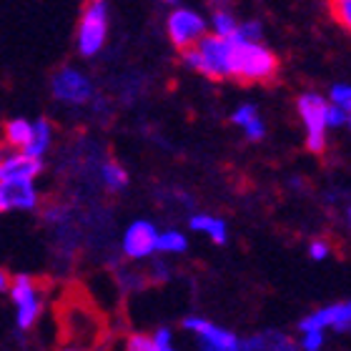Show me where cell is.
<instances>
[{"instance_id":"obj_4","label":"cell","mask_w":351,"mask_h":351,"mask_svg":"<svg viewBox=\"0 0 351 351\" xmlns=\"http://www.w3.org/2000/svg\"><path fill=\"white\" fill-rule=\"evenodd\" d=\"M299 116L304 121L306 131V148L311 154H324L326 151V98L319 93L299 95Z\"/></svg>"},{"instance_id":"obj_25","label":"cell","mask_w":351,"mask_h":351,"mask_svg":"<svg viewBox=\"0 0 351 351\" xmlns=\"http://www.w3.org/2000/svg\"><path fill=\"white\" fill-rule=\"evenodd\" d=\"M254 116H258V108H256V106H254V103H243L241 108H236L234 113H231V123L243 125V123H249V121Z\"/></svg>"},{"instance_id":"obj_26","label":"cell","mask_w":351,"mask_h":351,"mask_svg":"<svg viewBox=\"0 0 351 351\" xmlns=\"http://www.w3.org/2000/svg\"><path fill=\"white\" fill-rule=\"evenodd\" d=\"M308 256L314 258V261H324V258L331 256V243L326 241V239H316V241H311V246H308Z\"/></svg>"},{"instance_id":"obj_2","label":"cell","mask_w":351,"mask_h":351,"mask_svg":"<svg viewBox=\"0 0 351 351\" xmlns=\"http://www.w3.org/2000/svg\"><path fill=\"white\" fill-rule=\"evenodd\" d=\"M181 60L191 71H198L206 78L213 81H223L231 78V43L228 38L221 36H201L193 45L183 48Z\"/></svg>"},{"instance_id":"obj_9","label":"cell","mask_w":351,"mask_h":351,"mask_svg":"<svg viewBox=\"0 0 351 351\" xmlns=\"http://www.w3.org/2000/svg\"><path fill=\"white\" fill-rule=\"evenodd\" d=\"M156 239L158 231L151 221H133L123 234V254L133 261L148 258L156 251Z\"/></svg>"},{"instance_id":"obj_7","label":"cell","mask_w":351,"mask_h":351,"mask_svg":"<svg viewBox=\"0 0 351 351\" xmlns=\"http://www.w3.org/2000/svg\"><path fill=\"white\" fill-rule=\"evenodd\" d=\"M204 33H206V21L196 10L178 8V10H173V13L169 15V38L178 51L193 45Z\"/></svg>"},{"instance_id":"obj_5","label":"cell","mask_w":351,"mask_h":351,"mask_svg":"<svg viewBox=\"0 0 351 351\" xmlns=\"http://www.w3.org/2000/svg\"><path fill=\"white\" fill-rule=\"evenodd\" d=\"M8 291H10V296H13V301H15V311H18L15 319H18V326H21V329H33L40 311H43L36 278L21 274V276H15L13 281H10Z\"/></svg>"},{"instance_id":"obj_21","label":"cell","mask_w":351,"mask_h":351,"mask_svg":"<svg viewBox=\"0 0 351 351\" xmlns=\"http://www.w3.org/2000/svg\"><path fill=\"white\" fill-rule=\"evenodd\" d=\"M261 25H258L256 21H251V23H241V25H236L234 30V36H228V38H236V40H261Z\"/></svg>"},{"instance_id":"obj_23","label":"cell","mask_w":351,"mask_h":351,"mask_svg":"<svg viewBox=\"0 0 351 351\" xmlns=\"http://www.w3.org/2000/svg\"><path fill=\"white\" fill-rule=\"evenodd\" d=\"M324 344V331L322 329H306L301 337V349L306 351H319Z\"/></svg>"},{"instance_id":"obj_10","label":"cell","mask_w":351,"mask_h":351,"mask_svg":"<svg viewBox=\"0 0 351 351\" xmlns=\"http://www.w3.org/2000/svg\"><path fill=\"white\" fill-rule=\"evenodd\" d=\"M43 173V161L28 154L0 156V183L8 181H36Z\"/></svg>"},{"instance_id":"obj_18","label":"cell","mask_w":351,"mask_h":351,"mask_svg":"<svg viewBox=\"0 0 351 351\" xmlns=\"http://www.w3.org/2000/svg\"><path fill=\"white\" fill-rule=\"evenodd\" d=\"M236 18L231 13H226V10H219V13L213 15V33L221 38H228V36H234V30H236Z\"/></svg>"},{"instance_id":"obj_16","label":"cell","mask_w":351,"mask_h":351,"mask_svg":"<svg viewBox=\"0 0 351 351\" xmlns=\"http://www.w3.org/2000/svg\"><path fill=\"white\" fill-rule=\"evenodd\" d=\"M186 249H189V241L181 231H166L156 239V251H163V254H183Z\"/></svg>"},{"instance_id":"obj_15","label":"cell","mask_w":351,"mask_h":351,"mask_svg":"<svg viewBox=\"0 0 351 351\" xmlns=\"http://www.w3.org/2000/svg\"><path fill=\"white\" fill-rule=\"evenodd\" d=\"M30 133H33V123L30 121H25V118H13L10 123L5 125V131H3V136H5V143L10 148H21L28 143Z\"/></svg>"},{"instance_id":"obj_24","label":"cell","mask_w":351,"mask_h":351,"mask_svg":"<svg viewBox=\"0 0 351 351\" xmlns=\"http://www.w3.org/2000/svg\"><path fill=\"white\" fill-rule=\"evenodd\" d=\"M241 128H243V133H246V138L249 141H261L263 136H266V125H263L261 116H254L249 123H243Z\"/></svg>"},{"instance_id":"obj_11","label":"cell","mask_w":351,"mask_h":351,"mask_svg":"<svg viewBox=\"0 0 351 351\" xmlns=\"http://www.w3.org/2000/svg\"><path fill=\"white\" fill-rule=\"evenodd\" d=\"M301 331L306 329H337V331H349L351 326V304H334L329 308H319L314 314H308L304 322L299 324Z\"/></svg>"},{"instance_id":"obj_8","label":"cell","mask_w":351,"mask_h":351,"mask_svg":"<svg viewBox=\"0 0 351 351\" xmlns=\"http://www.w3.org/2000/svg\"><path fill=\"white\" fill-rule=\"evenodd\" d=\"M183 329L193 331L201 341L204 349H211V351H236L241 346V341L231 334V331H223L219 329L216 324L206 322V319H196V316H191L183 322Z\"/></svg>"},{"instance_id":"obj_28","label":"cell","mask_w":351,"mask_h":351,"mask_svg":"<svg viewBox=\"0 0 351 351\" xmlns=\"http://www.w3.org/2000/svg\"><path fill=\"white\" fill-rule=\"evenodd\" d=\"M125 346L131 351H154V341L146 334H133V337H128V344Z\"/></svg>"},{"instance_id":"obj_27","label":"cell","mask_w":351,"mask_h":351,"mask_svg":"<svg viewBox=\"0 0 351 351\" xmlns=\"http://www.w3.org/2000/svg\"><path fill=\"white\" fill-rule=\"evenodd\" d=\"M151 341H154V351H171L173 349V344H171V341H173V334H171L169 329H158L154 337H151Z\"/></svg>"},{"instance_id":"obj_12","label":"cell","mask_w":351,"mask_h":351,"mask_svg":"<svg viewBox=\"0 0 351 351\" xmlns=\"http://www.w3.org/2000/svg\"><path fill=\"white\" fill-rule=\"evenodd\" d=\"M3 186V198H5V208H36L38 191L33 181H8Z\"/></svg>"},{"instance_id":"obj_14","label":"cell","mask_w":351,"mask_h":351,"mask_svg":"<svg viewBox=\"0 0 351 351\" xmlns=\"http://www.w3.org/2000/svg\"><path fill=\"white\" fill-rule=\"evenodd\" d=\"M191 228L193 231H198V234H206L211 236L213 243H226L228 239V231H226V221L216 219V216H206V213H198V216H193L191 219Z\"/></svg>"},{"instance_id":"obj_19","label":"cell","mask_w":351,"mask_h":351,"mask_svg":"<svg viewBox=\"0 0 351 351\" xmlns=\"http://www.w3.org/2000/svg\"><path fill=\"white\" fill-rule=\"evenodd\" d=\"M331 3V13L337 18V23L341 28H351V0H329Z\"/></svg>"},{"instance_id":"obj_30","label":"cell","mask_w":351,"mask_h":351,"mask_svg":"<svg viewBox=\"0 0 351 351\" xmlns=\"http://www.w3.org/2000/svg\"><path fill=\"white\" fill-rule=\"evenodd\" d=\"M3 211H8V208H5V198H3V186H0V213Z\"/></svg>"},{"instance_id":"obj_31","label":"cell","mask_w":351,"mask_h":351,"mask_svg":"<svg viewBox=\"0 0 351 351\" xmlns=\"http://www.w3.org/2000/svg\"><path fill=\"white\" fill-rule=\"evenodd\" d=\"M166 3H178V0H166Z\"/></svg>"},{"instance_id":"obj_1","label":"cell","mask_w":351,"mask_h":351,"mask_svg":"<svg viewBox=\"0 0 351 351\" xmlns=\"http://www.w3.org/2000/svg\"><path fill=\"white\" fill-rule=\"evenodd\" d=\"M231 43V78L241 83H269L278 73V58L258 40H236Z\"/></svg>"},{"instance_id":"obj_20","label":"cell","mask_w":351,"mask_h":351,"mask_svg":"<svg viewBox=\"0 0 351 351\" xmlns=\"http://www.w3.org/2000/svg\"><path fill=\"white\" fill-rule=\"evenodd\" d=\"M326 125H331V128L349 125V110L337 106V103H326Z\"/></svg>"},{"instance_id":"obj_3","label":"cell","mask_w":351,"mask_h":351,"mask_svg":"<svg viewBox=\"0 0 351 351\" xmlns=\"http://www.w3.org/2000/svg\"><path fill=\"white\" fill-rule=\"evenodd\" d=\"M108 36V10L103 0H90L83 8L81 23H78V51L83 58H93L103 51Z\"/></svg>"},{"instance_id":"obj_17","label":"cell","mask_w":351,"mask_h":351,"mask_svg":"<svg viewBox=\"0 0 351 351\" xmlns=\"http://www.w3.org/2000/svg\"><path fill=\"white\" fill-rule=\"evenodd\" d=\"M101 176L108 191H123L125 186H128V173H125V169H121L118 163H106L101 169Z\"/></svg>"},{"instance_id":"obj_22","label":"cell","mask_w":351,"mask_h":351,"mask_svg":"<svg viewBox=\"0 0 351 351\" xmlns=\"http://www.w3.org/2000/svg\"><path fill=\"white\" fill-rule=\"evenodd\" d=\"M329 101L349 110L351 108V88L344 86V83H337V86L329 90Z\"/></svg>"},{"instance_id":"obj_6","label":"cell","mask_w":351,"mask_h":351,"mask_svg":"<svg viewBox=\"0 0 351 351\" xmlns=\"http://www.w3.org/2000/svg\"><path fill=\"white\" fill-rule=\"evenodd\" d=\"M53 95L63 103L81 106L93 98V83L75 68H60L58 73L53 75Z\"/></svg>"},{"instance_id":"obj_13","label":"cell","mask_w":351,"mask_h":351,"mask_svg":"<svg viewBox=\"0 0 351 351\" xmlns=\"http://www.w3.org/2000/svg\"><path fill=\"white\" fill-rule=\"evenodd\" d=\"M51 141H53L51 123H48L45 118H40V121H36V123H33V133H30L28 143L23 146V154L36 156V158H43L45 151L51 148Z\"/></svg>"},{"instance_id":"obj_29","label":"cell","mask_w":351,"mask_h":351,"mask_svg":"<svg viewBox=\"0 0 351 351\" xmlns=\"http://www.w3.org/2000/svg\"><path fill=\"white\" fill-rule=\"evenodd\" d=\"M8 286H10V276H8L5 271L0 269V293H5V291H8Z\"/></svg>"}]
</instances>
